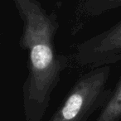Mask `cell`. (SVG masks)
<instances>
[{"label":"cell","mask_w":121,"mask_h":121,"mask_svg":"<svg viewBox=\"0 0 121 121\" xmlns=\"http://www.w3.org/2000/svg\"><path fill=\"white\" fill-rule=\"evenodd\" d=\"M75 59L79 65L89 68L121 60V20L77 44Z\"/></svg>","instance_id":"obj_3"},{"label":"cell","mask_w":121,"mask_h":121,"mask_svg":"<svg viewBox=\"0 0 121 121\" xmlns=\"http://www.w3.org/2000/svg\"><path fill=\"white\" fill-rule=\"evenodd\" d=\"M109 74V65L90 68L78 78L48 121H87L112 93L108 87Z\"/></svg>","instance_id":"obj_2"},{"label":"cell","mask_w":121,"mask_h":121,"mask_svg":"<svg viewBox=\"0 0 121 121\" xmlns=\"http://www.w3.org/2000/svg\"><path fill=\"white\" fill-rule=\"evenodd\" d=\"M22 21L19 45L27 52V75L22 86L26 121H42L53 91L68 67L67 56L58 54L55 37L59 22L37 0H13Z\"/></svg>","instance_id":"obj_1"},{"label":"cell","mask_w":121,"mask_h":121,"mask_svg":"<svg viewBox=\"0 0 121 121\" xmlns=\"http://www.w3.org/2000/svg\"><path fill=\"white\" fill-rule=\"evenodd\" d=\"M121 8V0H83L82 10L89 16L95 17Z\"/></svg>","instance_id":"obj_5"},{"label":"cell","mask_w":121,"mask_h":121,"mask_svg":"<svg viewBox=\"0 0 121 121\" xmlns=\"http://www.w3.org/2000/svg\"><path fill=\"white\" fill-rule=\"evenodd\" d=\"M119 119H121V76L95 121H119Z\"/></svg>","instance_id":"obj_4"}]
</instances>
